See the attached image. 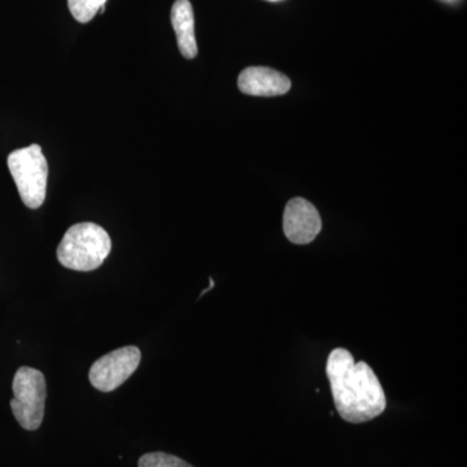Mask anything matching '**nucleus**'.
<instances>
[{
	"instance_id": "obj_1",
	"label": "nucleus",
	"mask_w": 467,
	"mask_h": 467,
	"mask_svg": "<svg viewBox=\"0 0 467 467\" xmlns=\"http://www.w3.org/2000/svg\"><path fill=\"white\" fill-rule=\"evenodd\" d=\"M326 374L337 414L347 422H368L386 410V393L377 374L367 362H356L348 349L331 350Z\"/></svg>"
},
{
	"instance_id": "obj_2",
	"label": "nucleus",
	"mask_w": 467,
	"mask_h": 467,
	"mask_svg": "<svg viewBox=\"0 0 467 467\" xmlns=\"http://www.w3.org/2000/svg\"><path fill=\"white\" fill-rule=\"evenodd\" d=\"M112 250V241L103 227L92 223H76L61 239L57 260L67 269L92 272L103 265Z\"/></svg>"
},
{
	"instance_id": "obj_3",
	"label": "nucleus",
	"mask_w": 467,
	"mask_h": 467,
	"mask_svg": "<svg viewBox=\"0 0 467 467\" xmlns=\"http://www.w3.org/2000/svg\"><path fill=\"white\" fill-rule=\"evenodd\" d=\"M8 168L24 204L30 209L41 207L47 192L48 175L47 160L41 146L30 144L9 153Z\"/></svg>"
},
{
	"instance_id": "obj_4",
	"label": "nucleus",
	"mask_w": 467,
	"mask_h": 467,
	"mask_svg": "<svg viewBox=\"0 0 467 467\" xmlns=\"http://www.w3.org/2000/svg\"><path fill=\"white\" fill-rule=\"evenodd\" d=\"M12 413L23 429L36 431L42 425L47 398V386L42 371L29 367L18 368L12 383Z\"/></svg>"
},
{
	"instance_id": "obj_5",
	"label": "nucleus",
	"mask_w": 467,
	"mask_h": 467,
	"mask_svg": "<svg viewBox=\"0 0 467 467\" xmlns=\"http://www.w3.org/2000/svg\"><path fill=\"white\" fill-rule=\"evenodd\" d=\"M142 353L135 346L124 347L107 353L92 364L88 379L94 389L112 392L133 376L140 367Z\"/></svg>"
},
{
	"instance_id": "obj_6",
	"label": "nucleus",
	"mask_w": 467,
	"mask_h": 467,
	"mask_svg": "<svg viewBox=\"0 0 467 467\" xmlns=\"http://www.w3.org/2000/svg\"><path fill=\"white\" fill-rule=\"evenodd\" d=\"M322 229V220L317 208L303 198H294L287 202L284 213L285 238L294 244H309L317 238Z\"/></svg>"
},
{
	"instance_id": "obj_7",
	"label": "nucleus",
	"mask_w": 467,
	"mask_h": 467,
	"mask_svg": "<svg viewBox=\"0 0 467 467\" xmlns=\"http://www.w3.org/2000/svg\"><path fill=\"white\" fill-rule=\"evenodd\" d=\"M239 90L252 97H278L290 91L291 81L278 70L266 67H251L242 70Z\"/></svg>"
},
{
	"instance_id": "obj_8",
	"label": "nucleus",
	"mask_w": 467,
	"mask_h": 467,
	"mask_svg": "<svg viewBox=\"0 0 467 467\" xmlns=\"http://www.w3.org/2000/svg\"><path fill=\"white\" fill-rule=\"evenodd\" d=\"M171 18L181 54L186 58L196 57L195 18L190 0H177L171 7Z\"/></svg>"
},
{
	"instance_id": "obj_9",
	"label": "nucleus",
	"mask_w": 467,
	"mask_h": 467,
	"mask_svg": "<svg viewBox=\"0 0 467 467\" xmlns=\"http://www.w3.org/2000/svg\"><path fill=\"white\" fill-rule=\"evenodd\" d=\"M107 0H67L70 14L78 23H90L106 5Z\"/></svg>"
},
{
	"instance_id": "obj_10",
	"label": "nucleus",
	"mask_w": 467,
	"mask_h": 467,
	"mask_svg": "<svg viewBox=\"0 0 467 467\" xmlns=\"http://www.w3.org/2000/svg\"><path fill=\"white\" fill-rule=\"evenodd\" d=\"M140 467H193L180 457L171 456V454L155 451V453H147L140 457Z\"/></svg>"
},
{
	"instance_id": "obj_11",
	"label": "nucleus",
	"mask_w": 467,
	"mask_h": 467,
	"mask_svg": "<svg viewBox=\"0 0 467 467\" xmlns=\"http://www.w3.org/2000/svg\"><path fill=\"white\" fill-rule=\"evenodd\" d=\"M269 2H278V0H269Z\"/></svg>"
}]
</instances>
